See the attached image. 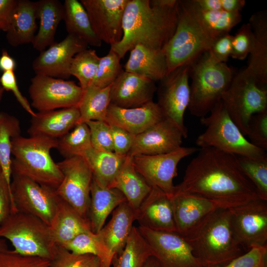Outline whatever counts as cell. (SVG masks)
<instances>
[{
	"label": "cell",
	"mask_w": 267,
	"mask_h": 267,
	"mask_svg": "<svg viewBox=\"0 0 267 267\" xmlns=\"http://www.w3.org/2000/svg\"><path fill=\"white\" fill-rule=\"evenodd\" d=\"M63 6V20L68 34L77 36L88 45L100 46L102 42L93 31L88 13L82 3L77 0H65Z\"/></svg>",
	"instance_id": "d6a6232c"
},
{
	"label": "cell",
	"mask_w": 267,
	"mask_h": 267,
	"mask_svg": "<svg viewBox=\"0 0 267 267\" xmlns=\"http://www.w3.org/2000/svg\"><path fill=\"white\" fill-rule=\"evenodd\" d=\"M229 210L232 229L241 247L249 250L267 245V200L258 198Z\"/></svg>",
	"instance_id": "2e32d148"
},
{
	"label": "cell",
	"mask_w": 267,
	"mask_h": 267,
	"mask_svg": "<svg viewBox=\"0 0 267 267\" xmlns=\"http://www.w3.org/2000/svg\"><path fill=\"white\" fill-rule=\"evenodd\" d=\"M7 249V245L3 239L0 238V252Z\"/></svg>",
	"instance_id": "6125c7cd"
},
{
	"label": "cell",
	"mask_w": 267,
	"mask_h": 267,
	"mask_svg": "<svg viewBox=\"0 0 267 267\" xmlns=\"http://www.w3.org/2000/svg\"><path fill=\"white\" fill-rule=\"evenodd\" d=\"M83 90L73 81L36 75L31 79V106L39 112L78 107Z\"/></svg>",
	"instance_id": "4fadbf2b"
},
{
	"label": "cell",
	"mask_w": 267,
	"mask_h": 267,
	"mask_svg": "<svg viewBox=\"0 0 267 267\" xmlns=\"http://www.w3.org/2000/svg\"><path fill=\"white\" fill-rule=\"evenodd\" d=\"M13 205L11 189L0 170V225L11 213L16 212Z\"/></svg>",
	"instance_id": "db71d44e"
},
{
	"label": "cell",
	"mask_w": 267,
	"mask_h": 267,
	"mask_svg": "<svg viewBox=\"0 0 267 267\" xmlns=\"http://www.w3.org/2000/svg\"><path fill=\"white\" fill-rule=\"evenodd\" d=\"M1 238L9 240L18 254L51 261L58 248L47 224L35 216L19 211L11 213L0 225Z\"/></svg>",
	"instance_id": "ba28073f"
},
{
	"label": "cell",
	"mask_w": 267,
	"mask_h": 267,
	"mask_svg": "<svg viewBox=\"0 0 267 267\" xmlns=\"http://www.w3.org/2000/svg\"><path fill=\"white\" fill-rule=\"evenodd\" d=\"M201 118L206 128L196 139L202 148H213L236 156L252 158L267 156L266 151L252 144L232 120L222 100L209 113Z\"/></svg>",
	"instance_id": "52a82bcc"
},
{
	"label": "cell",
	"mask_w": 267,
	"mask_h": 267,
	"mask_svg": "<svg viewBox=\"0 0 267 267\" xmlns=\"http://www.w3.org/2000/svg\"><path fill=\"white\" fill-rule=\"evenodd\" d=\"M152 256L150 247L137 227L133 226L124 248L112 258L113 267H144Z\"/></svg>",
	"instance_id": "d590c367"
},
{
	"label": "cell",
	"mask_w": 267,
	"mask_h": 267,
	"mask_svg": "<svg viewBox=\"0 0 267 267\" xmlns=\"http://www.w3.org/2000/svg\"><path fill=\"white\" fill-rule=\"evenodd\" d=\"M237 159L244 174L255 187L259 198L267 201V156H237Z\"/></svg>",
	"instance_id": "60d3db41"
},
{
	"label": "cell",
	"mask_w": 267,
	"mask_h": 267,
	"mask_svg": "<svg viewBox=\"0 0 267 267\" xmlns=\"http://www.w3.org/2000/svg\"><path fill=\"white\" fill-rule=\"evenodd\" d=\"M10 187L17 211L35 216L49 225L59 199L55 190L14 174Z\"/></svg>",
	"instance_id": "8fae6325"
},
{
	"label": "cell",
	"mask_w": 267,
	"mask_h": 267,
	"mask_svg": "<svg viewBox=\"0 0 267 267\" xmlns=\"http://www.w3.org/2000/svg\"><path fill=\"white\" fill-rule=\"evenodd\" d=\"M178 3L162 7L151 5L149 0H128L123 17L122 38L110 49L122 59L137 44L163 49L177 27Z\"/></svg>",
	"instance_id": "7a4b0ae2"
},
{
	"label": "cell",
	"mask_w": 267,
	"mask_h": 267,
	"mask_svg": "<svg viewBox=\"0 0 267 267\" xmlns=\"http://www.w3.org/2000/svg\"><path fill=\"white\" fill-rule=\"evenodd\" d=\"M250 23L254 40L246 69L255 77L258 85L267 89V14L261 11L252 15Z\"/></svg>",
	"instance_id": "484cf974"
},
{
	"label": "cell",
	"mask_w": 267,
	"mask_h": 267,
	"mask_svg": "<svg viewBox=\"0 0 267 267\" xmlns=\"http://www.w3.org/2000/svg\"><path fill=\"white\" fill-rule=\"evenodd\" d=\"M57 139L43 136L24 137L20 135L12 140V174L26 177L38 184L56 190L63 174L50 155L57 147Z\"/></svg>",
	"instance_id": "5b68a950"
},
{
	"label": "cell",
	"mask_w": 267,
	"mask_h": 267,
	"mask_svg": "<svg viewBox=\"0 0 267 267\" xmlns=\"http://www.w3.org/2000/svg\"><path fill=\"white\" fill-rule=\"evenodd\" d=\"M17 0H0V30L7 31Z\"/></svg>",
	"instance_id": "11a10c76"
},
{
	"label": "cell",
	"mask_w": 267,
	"mask_h": 267,
	"mask_svg": "<svg viewBox=\"0 0 267 267\" xmlns=\"http://www.w3.org/2000/svg\"><path fill=\"white\" fill-rule=\"evenodd\" d=\"M110 125L113 139V152L120 156H126L130 152L134 136L126 131Z\"/></svg>",
	"instance_id": "f5cc1de1"
},
{
	"label": "cell",
	"mask_w": 267,
	"mask_h": 267,
	"mask_svg": "<svg viewBox=\"0 0 267 267\" xmlns=\"http://www.w3.org/2000/svg\"><path fill=\"white\" fill-rule=\"evenodd\" d=\"M144 267H160L159 265L153 256H151L147 261Z\"/></svg>",
	"instance_id": "94428289"
},
{
	"label": "cell",
	"mask_w": 267,
	"mask_h": 267,
	"mask_svg": "<svg viewBox=\"0 0 267 267\" xmlns=\"http://www.w3.org/2000/svg\"><path fill=\"white\" fill-rule=\"evenodd\" d=\"M88 47V44L79 38L68 34L62 41L55 42L40 52L33 61V70L36 75L68 79L71 76L69 69L73 57Z\"/></svg>",
	"instance_id": "ac0fdd59"
},
{
	"label": "cell",
	"mask_w": 267,
	"mask_h": 267,
	"mask_svg": "<svg viewBox=\"0 0 267 267\" xmlns=\"http://www.w3.org/2000/svg\"><path fill=\"white\" fill-rule=\"evenodd\" d=\"M234 75L232 68L226 63L214 61L208 52L189 65L190 114L200 118L208 115L221 100Z\"/></svg>",
	"instance_id": "8992f818"
},
{
	"label": "cell",
	"mask_w": 267,
	"mask_h": 267,
	"mask_svg": "<svg viewBox=\"0 0 267 267\" xmlns=\"http://www.w3.org/2000/svg\"><path fill=\"white\" fill-rule=\"evenodd\" d=\"M51 261L25 256L8 249L0 252V267H50Z\"/></svg>",
	"instance_id": "7dc6e473"
},
{
	"label": "cell",
	"mask_w": 267,
	"mask_h": 267,
	"mask_svg": "<svg viewBox=\"0 0 267 267\" xmlns=\"http://www.w3.org/2000/svg\"><path fill=\"white\" fill-rule=\"evenodd\" d=\"M139 226L155 231L177 232L170 197L159 189H151L135 211Z\"/></svg>",
	"instance_id": "7402d4cb"
},
{
	"label": "cell",
	"mask_w": 267,
	"mask_h": 267,
	"mask_svg": "<svg viewBox=\"0 0 267 267\" xmlns=\"http://www.w3.org/2000/svg\"><path fill=\"white\" fill-rule=\"evenodd\" d=\"M0 170H1V169H0Z\"/></svg>",
	"instance_id": "03108f58"
},
{
	"label": "cell",
	"mask_w": 267,
	"mask_h": 267,
	"mask_svg": "<svg viewBox=\"0 0 267 267\" xmlns=\"http://www.w3.org/2000/svg\"><path fill=\"white\" fill-rule=\"evenodd\" d=\"M199 10L205 26L216 38L229 33L242 20L240 12H228L222 9L203 11L199 8Z\"/></svg>",
	"instance_id": "b9f144b4"
},
{
	"label": "cell",
	"mask_w": 267,
	"mask_h": 267,
	"mask_svg": "<svg viewBox=\"0 0 267 267\" xmlns=\"http://www.w3.org/2000/svg\"><path fill=\"white\" fill-rule=\"evenodd\" d=\"M80 116L77 106L38 112L32 117L28 133L30 136L58 139L75 127Z\"/></svg>",
	"instance_id": "cb8c5ba5"
},
{
	"label": "cell",
	"mask_w": 267,
	"mask_h": 267,
	"mask_svg": "<svg viewBox=\"0 0 267 267\" xmlns=\"http://www.w3.org/2000/svg\"><path fill=\"white\" fill-rule=\"evenodd\" d=\"M164 118L156 102L153 100L139 107L124 108L110 104L105 122L135 135Z\"/></svg>",
	"instance_id": "603a6c76"
},
{
	"label": "cell",
	"mask_w": 267,
	"mask_h": 267,
	"mask_svg": "<svg viewBox=\"0 0 267 267\" xmlns=\"http://www.w3.org/2000/svg\"><path fill=\"white\" fill-rule=\"evenodd\" d=\"M128 0H81L98 38L110 45L123 35L122 21Z\"/></svg>",
	"instance_id": "e0dca14e"
},
{
	"label": "cell",
	"mask_w": 267,
	"mask_h": 267,
	"mask_svg": "<svg viewBox=\"0 0 267 267\" xmlns=\"http://www.w3.org/2000/svg\"><path fill=\"white\" fill-rule=\"evenodd\" d=\"M49 226L53 239L58 246L80 233L91 231L89 222L59 197Z\"/></svg>",
	"instance_id": "f546056e"
},
{
	"label": "cell",
	"mask_w": 267,
	"mask_h": 267,
	"mask_svg": "<svg viewBox=\"0 0 267 267\" xmlns=\"http://www.w3.org/2000/svg\"><path fill=\"white\" fill-rule=\"evenodd\" d=\"M178 14L175 31L163 48L167 74L208 52L216 39L203 23L195 0H178Z\"/></svg>",
	"instance_id": "3957f363"
},
{
	"label": "cell",
	"mask_w": 267,
	"mask_h": 267,
	"mask_svg": "<svg viewBox=\"0 0 267 267\" xmlns=\"http://www.w3.org/2000/svg\"><path fill=\"white\" fill-rule=\"evenodd\" d=\"M15 66L14 59L9 55L6 49H3L0 57V70L3 72L14 71Z\"/></svg>",
	"instance_id": "6f0895ef"
},
{
	"label": "cell",
	"mask_w": 267,
	"mask_h": 267,
	"mask_svg": "<svg viewBox=\"0 0 267 267\" xmlns=\"http://www.w3.org/2000/svg\"><path fill=\"white\" fill-rule=\"evenodd\" d=\"M174 192L198 196L228 209L259 198L237 156L213 148L200 149L187 165L181 182L175 186Z\"/></svg>",
	"instance_id": "6da1fadb"
},
{
	"label": "cell",
	"mask_w": 267,
	"mask_h": 267,
	"mask_svg": "<svg viewBox=\"0 0 267 267\" xmlns=\"http://www.w3.org/2000/svg\"><path fill=\"white\" fill-rule=\"evenodd\" d=\"M222 8L226 11L240 12L244 7V0H221Z\"/></svg>",
	"instance_id": "9f6ffc18"
},
{
	"label": "cell",
	"mask_w": 267,
	"mask_h": 267,
	"mask_svg": "<svg viewBox=\"0 0 267 267\" xmlns=\"http://www.w3.org/2000/svg\"><path fill=\"white\" fill-rule=\"evenodd\" d=\"M232 37L226 33L217 37L208 52L210 57L215 62L226 63L232 52Z\"/></svg>",
	"instance_id": "f907efd6"
},
{
	"label": "cell",
	"mask_w": 267,
	"mask_h": 267,
	"mask_svg": "<svg viewBox=\"0 0 267 267\" xmlns=\"http://www.w3.org/2000/svg\"><path fill=\"white\" fill-rule=\"evenodd\" d=\"M63 4L58 0L37 1V19L39 28L32 43L36 50L41 52L55 43L54 37L60 22L63 20Z\"/></svg>",
	"instance_id": "1f68e13d"
},
{
	"label": "cell",
	"mask_w": 267,
	"mask_h": 267,
	"mask_svg": "<svg viewBox=\"0 0 267 267\" xmlns=\"http://www.w3.org/2000/svg\"><path fill=\"white\" fill-rule=\"evenodd\" d=\"M246 135L255 146L267 150V110L254 114L249 120Z\"/></svg>",
	"instance_id": "bcb514c9"
},
{
	"label": "cell",
	"mask_w": 267,
	"mask_h": 267,
	"mask_svg": "<svg viewBox=\"0 0 267 267\" xmlns=\"http://www.w3.org/2000/svg\"><path fill=\"white\" fill-rule=\"evenodd\" d=\"M137 228L160 267H205L178 232L155 231L140 226Z\"/></svg>",
	"instance_id": "5bb4252c"
},
{
	"label": "cell",
	"mask_w": 267,
	"mask_h": 267,
	"mask_svg": "<svg viewBox=\"0 0 267 267\" xmlns=\"http://www.w3.org/2000/svg\"><path fill=\"white\" fill-rule=\"evenodd\" d=\"M20 133L18 119L6 113L0 112V167L10 187L12 177V140L20 136Z\"/></svg>",
	"instance_id": "8d00e7d4"
},
{
	"label": "cell",
	"mask_w": 267,
	"mask_h": 267,
	"mask_svg": "<svg viewBox=\"0 0 267 267\" xmlns=\"http://www.w3.org/2000/svg\"><path fill=\"white\" fill-rule=\"evenodd\" d=\"M185 137L180 130L172 121L164 118L143 132L134 136L132 148L128 154L152 155L176 150L181 146Z\"/></svg>",
	"instance_id": "d6986e66"
},
{
	"label": "cell",
	"mask_w": 267,
	"mask_h": 267,
	"mask_svg": "<svg viewBox=\"0 0 267 267\" xmlns=\"http://www.w3.org/2000/svg\"><path fill=\"white\" fill-rule=\"evenodd\" d=\"M57 164L63 178L55 190L56 194L89 221L88 213L93 178L89 166L81 156L65 158Z\"/></svg>",
	"instance_id": "30bf717a"
},
{
	"label": "cell",
	"mask_w": 267,
	"mask_h": 267,
	"mask_svg": "<svg viewBox=\"0 0 267 267\" xmlns=\"http://www.w3.org/2000/svg\"><path fill=\"white\" fill-rule=\"evenodd\" d=\"M155 82L131 72L124 71L110 87V103L120 107H139L153 100Z\"/></svg>",
	"instance_id": "ffe728a7"
},
{
	"label": "cell",
	"mask_w": 267,
	"mask_h": 267,
	"mask_svg": "<svg viewBox=\"0 0 267 267\" xmlns=\"http://www.w3.org/2000/svg\"><path fill=\"white\" fill-rule=\"evenodd\" d=\"M4 90V89L1 87H0V101L2 98Z\"/></svg>",
	"instance_id": "be15d7a7"
},
{
	"label": "cell",
	"mask_w": 267,
	"mask_h": 267,
	"mask_svg": "<svg viewBox=\"0 0 267 267\" xmlns=\"http://www.w3.org/2000/svg\"><path fill=\"white\" fill-rule=\"evenodd\" d=\"M211 267H267V245L252 247L226 264Z\"/></svg>",
	"instance_id": "c3c4849f"
},
{
	"label": "cell",
	"mask_w": 267,
	"mask_h": 267,
	"mask_svg": "<svg viewBox=\"0 0 267 267\" xmlns=\"http://www.w3.org/2000/svg\"><path fill=\"white\" fill-rule=\"evenodd\" d=\"M0 87H1V86H0Z\"/></svg>",
	"instance_id": "e7e4bbea"
},
{
	"label": "cell",
	"mask_w": 267,
	"mask_h": 267,
	"mask_svg": "<svg viewBox=\"0 0 267 267\" xmlns=\"http://www.w3.org/2000/svg\"><path fill=\"white\" fill-rule=\"evenodd\" d=\"M170 198L177 232L183 237L221 207L211 200L188 193L174 192Z\"/></svg>",
	"instance_id": "44dd1931"
},
{
	"label": "cell",
	"mask_w": 267,
	"mask_h": 267,
	"mask_svg": "<svg viewBox=\"0 0 267 267\" xmlns=\"http://www.w3.org/2000/svg\"><path fill=\"white\" fill-rule=\"evenodd\" d=\"M59 247L76 255H94L100 258L101 267H110L111 259L97 233L91 231L80 233Z\"/></svg>",
	"instance_id": "74e56055"
},
{
	"label": "cell",
	"mask_w": 267,
	"mask_h": 267,
	"mask_svg": "<svg viewBox=\"0 0 267 267\" xmlns=\"http://www.w3.org/2000/svg\"><path fill=\"white\" fill-rule=\"evenodd\" d=\"M91 147L89 130L84 123L77 124L71 132L58 139L56 148L66 158L81 156Z\"/></svg>",
	"instance_id": "f35d334b"
},
{
	"label": "cell",
	"mask_w": 267,
	"mask_h": 267,
	"mask_svg": "<svg viewBox=\"0 0 267 267\" xmlns=\"http://www.w3.org/2000/svg\"><path fill=\"white\" fill-rule=\"evenodd\" d=\"M88 219L91 232L98 233L113 210L127 200L118 189L101 185L93 177L90 192Z\"/></svg>",
	"instance_id": "83f0119b"
},
{
	"label": "cell",
	"mask_w": 267,
	"mask_h": 267,
	"mask_svg": "<svg viewBox=\"0 0 267 267\" xmlns=\"http://www.w3.org/2000/svg\"><path fill=\"white\" fill-rule=\"evenodd\" d=\"M253 40V33L250 23L243 24L232 37L230 57L240 60L245 59L251 52Z\"/></svg>",
	"instance_id": "681fc988"
},
{
	"label": "cell",
	"mask_w": 267,
	"mask_h": 267,
	"mask_svg": "<svg viewBox=\"0 0 267 267\" xmlns=\"http://www.w3.org/2000/svg\"><path fill=\"white\" fill-rule=\"evenodd\" d=\"M193 147H183L170 153L152 155H137L133 157L136 171L151 186L156 187L170 197L174 191V178L178 175V165L184 158L197 151Z\"/></svg>",
	"instance_id": "9a60e30c"
},
{
	"label": "cell",
	"mask_w": 267,
	"mask_h": 267,
	"mask_svg": "<svg viewBox=\"0 0 267 267\" xmlns=\"http://www.w3.org/2000/svg\"><path fill=\"white\" fill-rule=\"evenodd\" d=\"M121 59L111 49L107 55L100 57L97 70L91 85L100 88L110 86L124 71Z\"/></svg>",
	"instance_id": "7bdbcfd3"
},
{
	"label": "cell",
	"mask_w": 267,
	"mask_h": 267,
	"mask_svg": "<svg viewBox=\"0 0 267 267\" xmlns=\"http://www.w3.org/2000/svg\"><path fill=\"white\" fill-rule=\"evenodd\" d=\"M195 1L201 10L222 9L221 0H195Z\"/></svg>",
	"instance_id": "680465c9"
},
{
	"label": "cell",
	"mask_w": 267,
	"mask_h": 267,
	"mask_svg": "<svg viewBox=\"0 0 267 267\" xmlns=\"http://www.w3.org/2000/svg\"><path fill=\"white\" fill-rule=\"evenodd\" d=\"M221 100L232 120L245 136L251 117L267 110V89L260 87L245 68L235 74Z\"/></svg>",
	"instance_id": "9c48e42d"
},
{
	"label": "cell",
	"mask_w": 267,
	"mask_h": 267,
	"mask_svg": "<svg viewBox=\"0 0 267 267\" xmlns=\"http://www.w3.org/2000/svg\"><path fill=\"white\" fill-rule=\"evenodd\" d=\"M184 237L205 267L226 264L242 254L228 208H218Z\"/></svg>",
	"instance_id": "277c9868"
},
{
	"label": "cell",
	"mask_w": 267,
	"mask_h": 267,
	"mask_svg": "<svg viewBox=\"0 0 267 267\" xmlns=\"http://www.w3.org/2000/svg\"><path fill=\"white\" fill-rule=\"evenodd\" d=\"M109 187L120 191L135 211L151 189V186L135 170L133 157L128 155Z\"/></svg>",
	"instance_id": "4dcf8cb0"
},
{
	"label": "cell",
	"mask_w": 267,
	"mask_h": 267,
	"mask_svg": "<svg viewBox=\"0 0 267 267\" xmlns=\"http://www.w3.org/2000/svg\"><path fill=\"white\" fill-rule=\"evenodd\" d=\"M130 51L124 65L125 71L155 82L160 81L167 74V59L163 49H154L137 44Z\"/></svg>",
	"instance_id": "4316f807"
},
{
	"label": "cell",
	"mask_w": 267,
	"mask_h": 267,
	"mask_svg": "<svg viewBox=\"0 0 267 267\" xmlns=\"http://www.w3.org/2000/svg\"><path fill=\"white\" fill-rule=\"evenodd\" d=\"M37 1L18 0L6 31L8 44L12 46L32 43L37 29Z\"/></svg>",
	"instance_id": "f1b7e54d"
},
{
	"label": "cell",
	"mask_w": 267,
	"mask_h": 267,
	"mask_svg": "<svg viewBox=\"0 0 267 267\" xmlns=\"http://www.w3.org/2000/svg\"><path fill=\"white\" fill-rule=\"evenodd\" d=\"M110 87L100 88L90 85L83 90L78 105L80 115L78 124L89 121H105L110 104Z\"/></svg>",
	"instance_id": "e575fe53"
},
{
	"label": "cell",
	"mask_w": 267,
	"mask_h": 267,
	"mask_svg": "<svg viewBox=\"0 0 267 267\" xmlns=\"http://www.w3.org/2000/svg\"><path fill=\"white\" fill-rule=\"evenodd\" d=\"M189 65L178 67L161 80L158 89V104L164 118L173 122L185 138L187 129L184 114L190 102Z\"/></svg>",
	"instance_id": "7c38bea8"
},
{
	"label": "cell",
	"mask_w": 267,
	"mask_h": 267,
	"mask_svg": "<svg viewBox=\"0 0 267 267\" xmlns=\"http://www.w3.org/2000/svg\"><path fill=\"white\" fill-rule=\"evenodd\" d=\"M126 156H120L113 152L98 150L92 147L81 155L89 166L93 178L106 187H109Z\"/></svg>",
	"instance_id": "836d02e7"
},
{
	"label": "cell",
	"mask_w": 267,
	"mask_h": 267,
	"mask_svg": "<svg viewBox=\"0 0 267 267\" xmlns=\"http://www.w3.org/2000/svg\"><path fill=\"white\" fill-rule=\"evenodd\" d=\"M100 57L92 49H86L73 57L69 69L70 75L79 81L83 90L90 85L96 75Z\"/></svg>",
	"instance_id": "ab89813d"
},
{
	"label": "cell",
	"mask_w": 267,
	"mask_h": 267,
	"mask_svg": "<svg viewBox=\"0 0 267 267\" xmlns=\"http://www.w3.org/2000/svg\"><path fill=\"white\" fill-rule=\"evenodd\" d=\"M50 267H101V261L94 255H76L58 246Z\"/></svg>",
	"instance_id": "ee69618b"
},
{
	"label": "cell",
	"mask_w": 267,
	"mask_h": 267,
	"mask_svg": "<svg viewBox=\"0 0 267 267\" xmlns=\"http://www.w3.org/2000/svg\"><path fill=\"white\" fill-rule=\"evenodd\" d=\"M150 3L153 6H158L162 7H171L177 5L178 0H149Z\"/></svg>",
	"instance_id": "91938a15"
},
{
	"label": "cell",
	"mask_w": 267,
	"mask_h": 267,
	"mask_svg": "<svg viewBox=\"0 0 267 267\" xmlns=\"http://www.w3.org/2000/svg\"><path fill=\"white\" fill-rule=\"evenodd\" d=\"M112 213L110 221L97 233L111 260L126 245L135 221V211L126 200Z\"/></svg>",
	"instance_id": "d4e9b609"
},
{
	"label": "cell",
	"mask_w": 267,
	"mask_h": 267,
	"mask_svg": "<svg viewBox=\"0 0 267 267\" xmlns=\"http://www.w3.org/2000/svg\"><path fill=\"white\" fill-rule=\"evenodd\" d=\"M0 84L4 90L13 92L18 102L32 117L35 115L36 113L33 110L28 100L22 95L18 88L14 71L3 72L0 78Z\"/></svg>",
	"instance_id": "816d5d0a"
},
{
	"label": "cell",
	"mask_w": 267,
	"mask_h": 267,
	"mask_svg": "<svg viewBox=\"0 0 267 267\" xmlns=\"http://www.w3.org/2000/svg\"><path fill=\"white\" fill-rule=\"evenodd\" d=\"M86 123L89 130L92 147L98 150L113 152L110 125L101 121H89Z\"/></svg>",
	"instance_id": "f6af8a7d"
}]
</instances>
